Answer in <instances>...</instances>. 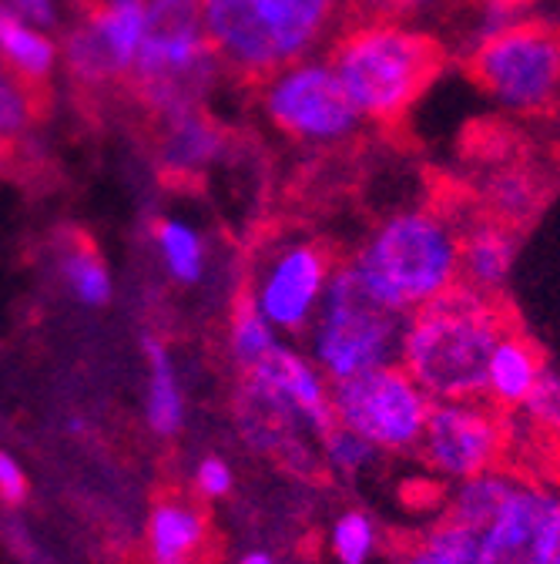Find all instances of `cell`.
<instances>
[{
    "label": "cell",
    "mask_w": 560,
    "mask_h": 564,
    "mask_svg": "<svg viewBox=\"0 0 560 564\" xmlns=\"http://www.w3.org/2000/svg\"><path fill=\"white\" fill-rule=\"evenodd\" d=\"M507 326L510 313L497 296L453 286L406 316L396 364L433 403L480 400L490 349Z\"/></svg>",
    "instance_id": "6da1fadb"
},
{
    "label": "cell",
    "mask_w": 560,
    "mask_h": 564,
    "mask_svg": "<svg viewBox=\"0 0 560 564\" xmlns=\"http://www.w3.org/2000/svg\"><path fill=\"white\" fill-rule=\"evenodd\" d=\"M460 223L437 205L396 212L373 229L349 265L386 310L409 316L460 286Z\"/></svg>",
    "instance_id": "7a4b0ae2"
},
{
    "label": "cell",
    "mask_w": 560,
    "mask_h": 564,
    "mask_svg": "<svg viewBox=\"0 0 560 564\" xmlns=\"http://www.w3.org/2000/svg\"><path fill=\"white\" fill-rule=\"evenodd\" d=\"M443 64L447 47L409 24H349L329 57L360 118L376 124L403 121L437 82Z\"/></svg>",
    "instance_id": "3957f363"
},
{
    "label": "cell",
    "mask_w": 560,
    "mask_h": 564,
    "mask_svg": "<svg viewBox=\"0 0 560 564\" xmlns=\"http://www.w3.org/2000/svg\"><path fill=\"white\" fill-rule=\"evenodd\" d=\"M219 75L205 37L201 0H145V34L128 91L152 118L198 108Z\"/></svg>",
    "instance_id": "277c9868"
},
{
    "label": "cell",
    "mask_w": 560,
    "mask_h": 564,
    "mask_svg": "<svg viewBox=\"0 0 560 564\" xmlns=\"http://www.w3.org/2000/svg\"><path fill=\"white\" fill-rule=\"evenodd\" d=\"M242 437L259 454H283L296 437H326L332 420V383L306 352L278 343L262 364L242 373Z\"/></svg>",
    "instance_id": "5b68a950"
},
{
    "label": "cell",
    "mask_w": 560,
    "mask_h": 564,
    "mask_svg": "<svg viewBox=\"0 0 560 564\" xmlns=\"http://www.w3.org/2000/svg\"><path fill=\"white\" fill-rule=\"evenodd\" d=\"M403 323L406 316L386 310L345 259L329 275L319 313L309 326L306 357L329 383L396 364Z\"/></svg>",
    "instance_id": "8992f818"
},
{
    "label": "cell",
    "mask_w": 560,
    "mask_h": 564,
    "mask_svg": "<svg viewBox=\"0 0 560 564\" xmlns=\"http://www.w3.org/2000/svg\"><path fill=\"white\" fill-rule=\"evenodd\" d=\"M463 70L504 108L547 111L560 101V28L507 21L473 44Z\"/></svg>",
    "instance_id": "52a82bcc"
},
{
    "label": "cell",
    "mask_w": 560,
    "mask_h": 564,
    "mask_svg": "<svg viewBox=\"0 0 560 564\" xmlns=\"http://www.w3.org/2000/svg\"><path fill=\"white\" fill-rule=\"evenodd\" d=\"M433 400L399 364H386L332 383L336 427L366 441L380 457L413 454Z\"/></svg>",
    "instance_id": "ba28073f"
},
{
    "label": "cell",
    "mask_w": 560,
    "mask_h": 564,
    "mask_svg": "<svg viewBox=\"0 0 560 564\" xmlns=\"http://www.w3.org/2000/svg\"><path fill=\"white\" fill-rule=\"evenodd\" d=\"M510 447L514 420L480 397L433 403L416 454L437 480L453 487L460 480L507 467Z\"/></svg>",
    "instance_id": "9c48e42d"
},
{
    "label": "cell",
    "mask_w": 560,
    "mask_h": 564,
    "mask_svg": "<svg viewBox=\"0 0 560 564\" xmlns=\"http://www.w3.org/2000/svg\"><path fill=\"white\" fill-rule=\"evenodd\" d=\"M262 111L283 134L306 145H336L360 131V111L329 61H293L262 82Z\"/></svg>",
    "instance_id": "30bf717a"
},
{
    "label": "cell",
    "mask_w": 560,
    "mask_h": 564,
    "mask_svg": "<svg viewBox=\"0 0 560 564\" xmlns=\"http://www.w3.org/2000/svg\"><path fill=\"white\" fill-rule=\"evenodd\" d=\"M332 269V252L322 242L283 239L262 252L245 293L278 336H303L319 313Z\"/></svg>",
    "instance_id": "8fae6325"
},
{
    "label": "cell",
    "mask_w": 560,
    "mask_h": 564,
    "mask_svg": "<svg viewBox=\"0 0 560 564\" xmlns=\"http://www.w3.org/2000/svg\"><path fill=\"white\" fill-rule=\"evenodd\" d=\"M560 551V480L520 474L476 531V564H553Z\"/></svg>",
    "instance_id": "7c38bea8"
},
{
    "label": "cell",
    "mask_w": 560,
    "mask_h": 564,
    "mask_svg": "<svg viewBox=\"0 0 560 564\" xmlns=\"http://www.w3.org/2000/svg\"><path fill=\"white\" fill-rule=\"evenodd\" d=\"M145 34V0H88L85 18L64 34L61 61L78 85H128Z\"/></svg>",
    "instance_id": "4fadbf2b"
},
{
    "label": "cell",
    "mask_w": 560,
    "mask_h": 564,
    "mask_svg": "<svg viewBox=\"0 0 560 564\" xmlns=\"http://www.w3.org/2000/svg\"><path fill=\"white\" fill-rule=\"evenodd\" d=\"M201 24L219 64L239 78L265 82L289 64L259 0H201Z\"/></svg>",
    "instance_id": "5bb4252c"
},
{
    "label": "cell",
    "mask_w": 560,
    "mask_h": 564,
    "mask_svg": "<svg viewBox=\"0 0 560 564\" xmlns=\"http://www.w3.org/2000/svg\"><path fill=\"white\" fill-rule=\"evenodd\" d=\"M517 246H520L517 229L486 219L483 212L466 216L460 223V256H457L460 286L480 296L501 300L517 262Z\"/></svg>",
    "instance_id": "9a60e30c"
},
{
    "label": "cell",
    "mask_w": 560,
    "mask_h": 564,
    "mask_svg": "<svg viewBox=\"0 0 560 564\" xmlns=\"http://www.w3.org/2000/svg\"><path fill=\"white\" fill-rule=\"evenodd\" d=\"M155 124V162L165 172V178L191 182L205 175V169L219 162L222 152V128L201 105L175 115L152 118Z\"/></svg>",
    "instance_id": "2e32d148"
},
{
    "label": "cell",
    "mask_w": 560,
    "mask_h": 564,
    "mask_svg": "<svg viewBox=\"0 0 560 564\" xmlns=\"http://www.w3.org/2000/svg\"><path fill=\"white\" fill-rule=\"evenodd\" d=\"M543 373H547V360L540 346L510 323L494 343V349H490V360L483 370V400L514 416Z\"/></svg>",
    "instance_id": "e0dca14e"
},
{
    "label": "cell",
    "mask_w": 560,
    "mask_h": 564,
    "mask_svg": "<svg viewBox=\"0 0 560 564\" xmlns=\"http://www.w3.org/2000/svg\"><path fill=\"white\" fill-rule=\"evenodd\" d=\"M208 518L201 505L182 494H168V498L155 501L145 528V547L152 564H201L208 554Z\"/></svg>",
    "instance_id": "ac0fdd59"
},
{
    "label": "cell",
    "mask_w": 560,
    "mask_h": 564,
    "mask_svg": "<svg viewBox=\"0 0 560 564\" xmlns=\"http://www.w3.org/2000/svg\"><path fill=\"white\" fill-rule=\"evenodd\" d=\"M547 185L537 175V169H530L527 162H514L507 159L497 172H490V178L480 188V212L486 219L504 223L510 229H524L543 205Z\"/></svg>",
    "instance_id": "d6986e66"
},
{
    "label": "cell",
    "mask_w": 560,
    "mask_h": 564,
    "mask_svg": "<svg viewBox=\"0 0 560 564\" xmlns=\"http://www.w3.org/2000/svg\"><path fill=\"white\" fill-rule=\"evenodd\" d=\"M286 61H303L326 34L345 0H259Z\"/></svg>",
    "instance_id": "ffe728a7"
},
{
    "label": "cell",
    "mask_w": 560,
    "mask_h": 564,
    "mask_svg": "<svg viewBox=\"0 0 560 564\" xmlns=\"http://www.w3.org/2000/svg\"><path fill=\"white\" fill-rule=\"evenodd\" d=\"M57 57L61 51L47 37V31L31 28L0 0V61H4L24 85L41 91L54 75Z\"/></svg>",
    "instance_id": "44dd1931"
},
{
    "label": "cell",
    "mask_w": 560,
    "mask_h": 564,
    "mask_svg": "<svg viewBox=\"0 0 560 564\" xmlns=\"http://www.w3.org/2000/svg\"><path fill=\"white\" fill-rule=\"evenodd\" d=\"M145 364H149V403L145 420L155 437H175L185 427V393L168 346L158 336H142Z\"/></svg>",
    "instance_id": "7402d4cb"
},
{
    "label": "cell",
    "mask_w": 560,
    "mask_h": 564,
    "mask_svg": "<svg viewBox=\"0 0 560 564\" xmlns=\"http://www.w3.org/2000/svg\"><path fill=\"white\" fill-rule=\"evenodd\" d=\"M514 480H517V470L497 467L490 474L453 484L443 518H450V521H457V524H463V528H470L476 534L486 524V518L501 508V501L507 498V490L514 487Z\"/></svg>",
    "instance_id": "603a6c76"
},
{
    "label": "cell",
    "mask_w": 560,
    "mask_h": 564,
    "mask_svg": "<svg viewBox=\"0 0 560 564\" xmlns=\"http://www.w3.org/2000/svg\"><path fill=\"white\" fill-rule=\"evenodd\" d=\"M61 282L67 286L85 310H105L114 296V282H111V272L105 265V259L85 242H72L64 252H61Z\"/></svg>",
    "instance_id": "cb8c5ba5"
},
{
    "label": "cell",
    "mask_w": 560,
    "mask_h": 564,
    "mask_svg": "<svg viewBox=\"0 0 560 564\" xmlns=\"http://www.w3.org/2000/svg\"><path fill=\"white\" fill-rule=\"evenodd\" d=\"M155 246H158L165 272L178 282V286H198L205 279L208 252H205V239L198 236L195 226H188L182 219H158Z\"/></svg>",
    "instance_id": "d4e9b609"
},
{
    "label": "cell",
    "mask_w": 560,
    "mask_h": 564,
    "mask_svg": "<svg viewBox=\"0 0 560 564\" xmlns=\"http://www.w3.org/2000/svg\"><path fill=\"white\" fill-rule=\"evenodd\" d=\"M396 564H476V534L450 518H440L403 547Z\"/></svg>",
    "instance_id": "484cf974"
},
{
    "label": "cell",
    "mask_w": 560,
    "mask_h": 564,
    "mask_svg": "<svg viewBox=\"0 0 560 564\" xmlns=\"http://www.w3.org/2000/svg\"><path fill=\"white\" fill-rule=\"evenodd\" d=\"M278 343H283V336H278L259 316L255 303L242 290L239 300H235V310H232V326H229V352H232V364L239 367V373H245L255 364H262Z\"/></svg>",
    "instance_id": "4316f807"
},
{
    "label": "cell",
    "mask_w": 560,
    "mask_h": 564,
    "mask_svg": "<svg viewBox=\"0 0 560 564\" xmlns=\"http://www.w3.org/2000/svg\"><path fill=\"white\" fill-rule=\"evenodd\" d=\"M329 551L339 564H373L380 554V524L360 508H345L329 524Z\"/></svg>",
    "instance_id": "83f0119b"
},
{
    "label": "cell",
    "mask_w": 560,
    "mask_h": 564,
    "mask_svg": "<svg viewBox=\"0 0 560 564\" xmlns=\"http://www.w3.org/2000/svg\"><path fill=\"white\" fill-rule=\"evenodd\" d=\"M517 423L540 437L550 447H560V373H553L547 367V373L540 377V383L534 387V393L524 400V406L510 416Z\"/></svg>",
    "instance_id": "f1b7e54d"
},
{
    "label": "cell",
    "mask_w": 560,
    "mask_h": 564,
    "mask_svg": "<svg viewBox=\"0 0 560 564\" xmlns=\"http://www.w3.org/2000/svg\"><path fill=\"white\" fill-rule=\"evenodd\" d=\"M34 115H37V91L24 85L14 70L0 61V145L24 134Z\"/></svg>",
    "instance_id": "f546056e"
},
{
    "label": "cell",
    "mask_w": 560,
    "mask_h": 564,
    "mask_svg": "<svg viewBox=\"0 0 560 564\" xmlns=\"http://www.w3.org/2000/svg\"><path fill=\"white\" fill-rule=\"evenodd\" d=\"M457 0H345V14L353 24H409L430 18Z\"/></svg>",
    "instance_id": "4dcf8cb0"
},
{
    "label": "cell",
    "mask_w": 560,
    "mask_h": 564,
    "mask_svg": "<svg viewBox=\"0 0 560 564\" xmlns=\"http://www.w3.org/2000/svg\"><path fill=\"white\" fill-rule=\"evenodd\" d=\"M319 444H322L326 467L336 470L339 477H360L380 460V454L366 441H360L356 434H349L342 427H332L326 437H319Z\"/></svg>",
    "instance_id": "1f68e13d"
},
{
    "label": "cell",
    "mask_w": 560,
    "mask_h": 564,
    "mask_svg": "<svg viewBox=\"0 0 560 564\" xmlns=\"http://www.w3.org/2000/svg\"><path fill=\"white\" fill-rule=\"evenodd\" d=\"M191 487H195V494H198L201 501H222V498H229L232 487H235V474H232V467L222 457L208 454V457H201L195 464Z\"/></svg>",
    "instance_id": "d6a6232c"
},
{
    "label": "cell",
    "mask_w": 560,
    "mask_h": 564,
    "mask_svg": "<svg viewBox=\"0 0 560 564\" xmlns=\"http://www.w3.org/2000/svg\"><path fill=\"white\" fill-rule=\"evenodd\" d=\"M31 494V480L24 474V467L14 460V454L0 451V505L8 508H21Z\"/></svg>",
    "instance_id": "836d02e7"
},
{
    "label": "cell",
    "mask_w": 560,
    "mask_h": 564,
    "mask_svg": "<svg viewBox=\"0 0 560 564\" xmlns=\"http://www.w3.org/2000/svg\"><path fill=\"white\" fill-rule=\"evenodd\" d=\"M4 4H8L21 21H28L31 28H37V31H47V28L57 24L54 0H4Z\"/></svg>",
    "instance_id": "e575fe53"
},
{
    "label": "cell",
    "mask_w": 560,
    "mask_h": 564,
    "mask_svg": "<svg viewBox=\"0 0 560 564\" xmlns=\"http://www.w3.org/2000/svg\"><path fill=\"white\" fill-rule=\"evenodd\" d=\"M473 4H480V8L486 11V18H490V21L507 24V21H514V14H517V11L530 8L534 0H473Z\"/></svg>",
    "instance_id": "d590c367"
},
{
    "label": "cell",
    "mask_w": 560,
    "mask_h": 564,
    "mask_svg": "<svg viewBox=\"0 0 560 564\" xmlns=\"http://www.w3.org/2000/svg\"><path fill=\"white\" fill-rule=\"evenodd\" d=\"M239 564H278L268 551H262V547H252V551H245L242 557H239Z\"/></svg>",
    "instance_id": "8d00e7d4"
},
{
    "label": "cell",
    "mask_w": 560,
    "mask_h": 564,
    "mask_svg": "<svg viewBox=\"0 0 560 564\" xmlns=\"http://www.w3.org/2000/svg\"><path fill=\"white\" fill-rule=\"evenodd\" d=\"M553 564H560V551H557V557H553Z\"/></svg>",
    "instance_id": "74e56055"
}]
</instances>
